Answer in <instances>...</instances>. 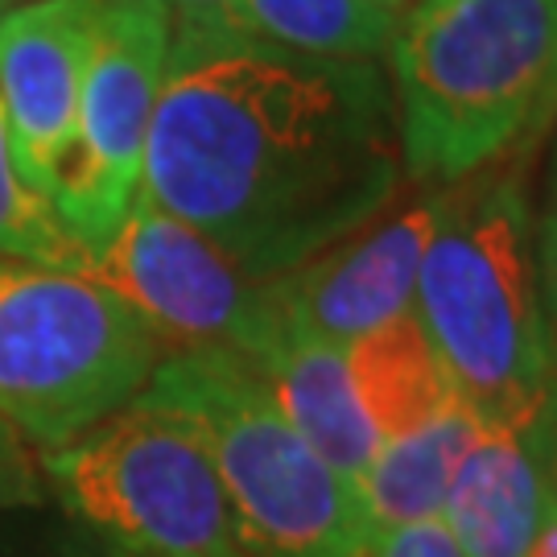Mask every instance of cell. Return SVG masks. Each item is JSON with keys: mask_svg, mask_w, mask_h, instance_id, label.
<instances>
[{"mask_svg": "<svg viewBox=\"0 0 557 557\" xmlns=\"http://www.w3.org/2000/svg\"><path fill=\"white\" fill-rule=\"evenodd\" d=\"M0 4H25V0H0Z\"/></svg>", "mask_w": 557, "mask_h": 557, "instance_id": "d4e9b609", "label": "cell"}, {"mask_svg": "<svg viewBox=\"0 0 557 557\" xmlns=\"http://www.w3.org/2000/svg\"><path fill=\"white\" fill-rule=\"evenodd\" d=\"M529 153L533 145L455 182L413 289V314L455 393L487 421H529L557 368Z\"/></svg>", "mask_w": 557, "mask_h": 557, "instance_id": "7a4b0ae2", "label": "cell"}, {"mask_svg": "<svg viewBox=\"0 0 557 557\" xmlns=\"http://www.w3.org/2000/svg\"><path fill=\"white\" fill-rule=\"evenodd\" d=\"M165 347L83 273L0 257V421L41 450L140 397Z\"/></svg>", "mask_w": 557, "mask_h": 557, "instance_id": "5b68a950", "label": "cell"}, {"mask_svg": "<svg viewBox=\"0 0 557 557\" xmlns=\"http://www.w3.org/2000/svg\"><path fill=\"white\" fill-rule=\"evenodd\" d=\"M397 108L372 59H314L227 17L174 25L140 195L252 277H281L388 211Z\"/></svg>", "mask_w": 557, "mask_h": 557, "instance_id": "6da1fadb", "label": "cell"}, {"mask_svg": "<svg viewBox=\"0 0 557 557\" xmlns=\"http://www.w3.org/2000/svg\"><path fill=\"white\" fill-rule=\"evenodd\" d=\"M0 257L54 264V269H71V273H83V264H87V248L66 232L54 202L21 178L9 128H4V112H0Z\"/></svg>", "mask_w": 557, "mask_h": 557, "instance_id": "2e32d148", "label": "cell"}, {"mask_svg": "<svg viewBox=\"0 0 557 557\" xmlns=\"http://www.w3.org/2000/svg\"><path fill=\"white\" fill-rule=\"evenodd\" d=\"M264 388L273 393L285 421L310 442L338 475L359 479L376 458L380 438L368 413L359 409L343 347L281 331L269 351L252 359Z\"/></svg>", "mask_w": 557, "mask_h": 557, "instance_id": "7c38bea8", "label": "cell"}, {"mask_svg": "<svg viewBox=\"0 0 557 557\" xmlns=\"http://www.w3.org/2000/svg\"><path fill=\"white\" fill-rule=\"evenodd\" d=\"M4 9H9V4H0V13H4Z\"/></svg>", "mask_w": 557, "mask_h": 557, "instance_id": "484cf974", "label": "cell"}, {"mask_svg": "<svg viewBox=\"0 0 557 557\" xmlns=\"http://www.w3.org/2000/svg\"><path fill=\"white\" fill-rule=\"evenodd\" d=\"M388 59L405 170L421 186H450L545 137L557 0H421Z\"/></svg>", "mask_w": 557, "mask_h": 557, "instance_id": "3957f363", "label": "cell"}, {"mask_svg": "<svg viewBox=\"0 0 557 557\" xmlns=\"http://www.w3.org/2000/svg\"><path fill=\"white\" fill-rule=\"evenodd\" d=\"M421 186V182H418ZM450 186H421L397 211H380L356 236L273 277L281 331L347 347L388 319L413 310L421 257L438 227Z\"/></svg>", "mask_w": 557, "mask_h": 557, "instance_id": "9c48e42d", "label": "cell"}, {"mask_svg": "<svg viewBox=\"0 0 557 557\" xmlns=\"http://www.w3.org/2000/svg\"><path fill=\"white\" fill-rule=\"evenodd\" d=\"M100 0H25L0 13V112L21 178L54 199Z\"/></svg>", "mask_w": 557, "mask_h": 557, "instance_id": "30bf717a", "label": "cell"}, {"mask_svg": "<svg viewBox=\"0 0 557 557\" xmlns=\"http://www.w3.org/2000/svg\"><path fill=\"white\" fill-rule=\"evenodd\" d=\"M343 359L359 409L372 421L380 446L425 425L455 397V384L434 356L413 310L347 343Z\"/></svg>", "mask_w": 557, "mask_h": 557, "instance_id": "5bb4252c", "label": "cell"}, {"mask_svg": "<svg viewBox=\"0 0 557 557\" xmlns=\"http://www.w3.org/2000/svg\"><path fill=\"white\" fill-rule=\"evenodd\" d=\"M545 310H549V331H554V347H557V277L545 289Z\"/></svg>", "mask_w": 557, "mask_h": 557, "instance_id": "603a6c76", "label": "cell"}, {"mask_svg": "<svg viewBox=\"0 0 557 557\" xmlns=\"http://www.w3.org/2000/svg\"><path fill=\"white\" fill-rule=\"evenodd\" d=\"M170 38L174 17L161 0H100L75 133L50 199L83 248L112 236L137 199Z\"/></svg>", "mask_w": 557, "mask_h": 557, "instance_id": "ba28073f", "label": "cell"}, {"mask_svg": "<svg viewBox=\"0 0 557 557\" xmlns=\"http://www.w3.org/2000/svg\"><path fill=\"white\" fill-rule=\"evenodd\" d=\"M170 9L174 25H195V21H220L227 17L232 0H161Z\"/></svg>", "mask_w": 557, "mask_h": 557, "instance_id": "44dd1931", "label": "cell"}, {"mask_svg": "<svg viewBox=\"0 0 557 557\" xmlns=\"http://www.w3.org/2000/svg\"><path fill=\"white\" fill-rule=\"evenodd\" d=\"M356 557H467L458 549L455 533L446 529V520H418V524H400L388 533H372L359 545Z\"/></svg>", "mask_w": 557, "mask_h": 557, "instance_id": "e0dca14e", "label": "cell"}, {"mask_svg": "<svg viewBox=\"0 0 557 557\" xmlns=\"http://www.w3.org/2000/svg\"><path fill=\"white\" fill-rule=\"evenodd\" d=\"M529 430V442H533V455L541 462V475H545V487H549V499L557 504V368L545 393H541L537 409L524 421Z\"/></svg>", "mask_w": 557, "mask_h": 557, "instance_id": "d6986e66", "label": "cell"}, {"mask_svg": "<svg viewBox=\"0 0 557 557\" xmlns=\"http://www.w3.org/2000/svg\"><path fill=\"white\" fill-rule=\"evenodd\" d=\"M38 462L29 442L9 421H0V508L38 499Z\"/></svg>", "mask_w": 557, "mask_h": 557, "instance_id": "ac0fdd59", "label": "cell"}, {"mask_svg": "<svg viewBox=\"0 0 557 557\" xmlns=\"http://www.w3.org/2000/svg\"><path fill=\"white\" fill-rule=\"evenodd\" d=\"M83 277L116 294L170 351L223 347L260 359L281 335L273 277H252L207 236L137 199L108 239L87 248Z\"/></svg>", "mask_w": 557, "mask_h": 557, "instance_id": "52a82bcc", "label": "cell"}, {"mask_svg": "<svg viewBox=\"0 0 557 557\" xmlns=\"http://www.w3.org/2000/svg\"><path fill=\"white\" fill-rule=\"evenodd\" d=\"M537 252H541V281L549 289L557 277V140H554V161H549V190H545V211L537 220Z\"/></svg>", "mask_w": 557, "mask_h": 557, "instance_id": "ffe728a7", "label": "cell"}, {"mask_svg": "<svg viewBox=\"0 0 557 557\" xmlns=\"http://www.w3.org/2000/svg\"><path fill=\"white\" fill-rule=\"evenodd\" d=\"M38 471L112 557H248L207 446L165 405L128 400Z\"/></svg>", "mask_w": 557, "mask_h": 557, "instance_id": "8992f818", "label": "cell"}, {"mask_svg": "<svg viewBox=\"0 0 557 557\" xmlns=\"http://www.w3.org/2000/svg\"><path fill=\"white\" fill-rule=\"evenodd\" d=\"M140 397L199 434L248 557H356L372 537L356 479L285 421L252 359L223 347L170 351Z\"/></svg>", "mask_w": 557, "mask_h": 557, "instance_id": "277c9868", "label": "cell"}, {"mask_svg": "<svg viewBox=\"0 0 557 557\" xmlns=\"http://www.w3.org/2000/svg\"><path fill=\"white\" fill-rule=\"evenodd\" d=\"M372 4H380V9H388V13H397V9H405L409 0H372Z\"/></svg>", "mask_w": 557, "mask_h": 557, "instance_id": "cb8c5ba5", "label": "cell"}, {"mask_svg": "<svg viewBox=\"0 0 557 557\" xmlns=\"http://www.w3.org/2000/svg\"><path fill=\"white\" fill-rule=\"evenodd\" d=\"M524 557H557V504H554V499H549V508H545V520H541L537 537L529 541Z\"/></svg>", "mask_w": 557, "mask_h": 557, "instance_id": "7402d4cb", "label": "cell"}, {"mask_svg": "<svg viewBox=\"0 0 557 557\" xmlns=\"http://www.w3.org/2000/svg\"><path fill=\"white\" fill-rule=\"evenodd\" d=\"M479 425H483V413L455 393L425 425L384 442L356 479L368 529L388 533L400 524L442 517L446 492L455 483L462 455L479 438Z\"/></svg>", "mask_w": 557, "mask_h": 557, "instance_id": "4fadbf2b", "label": "cell"}, {"mask_svg": "<svg viewBox=\"0 0 557 557\" xmlns=\"http://www.w3.org/2000/svg\"><path fill=\"white\" fill-rule=\"evenodd\" d=\"M227 21L314 59H376L397 34V13L372 0H232Z\"/></svg>", "mask_w": 557, "mask_h": 557, "instance_id": "9a60e30c", "label": "cell"}, {"mask_svg": "<svg viewBox=\"0 0 557 557\" xmlns=\"http://www.w3.org/2000/svg\"><path fill=\"white\" fill-rule=\"evenodd\" d=\"M549 508V487L524 421H487L462 455L442 520L467 557H524Z\"/></svg>", "mask_w": 557, "mask_h": 557, "instance_id": "8fae6325", "label": "cell"}]
</instances>
